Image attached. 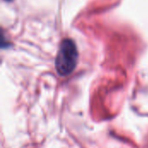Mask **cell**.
Listing matches in <instances>:
<instances>
[{"mask_svg":"<svg viewBox=\"0 0 148 148\" xmlns=\"http://www.w3.org/2000/svg\"><path fill=\"white\" fill-rule=\"evenodd\" d=\"M78 51L75 43L71 39H64L59 47L56 58V69L61 76L70 75L75 69Z\"/></svg>","mask_w":148,"mask_h":148,"instance_id":"6da1fadb","label":"cell"},{"mask_svg":"<svg viewBox=\"0 0 148 148\" xmlns=\"http://www.w3.org/2000/svg\"><path fill=\"white\" fill-rule=\"evenodd\" d=\"M5 1H11V0H5Z\"/></svg>","mask_w":148,"mask_h":148,"instance_id":"7a4b0ae2","label":"cell"}]
</instances>
